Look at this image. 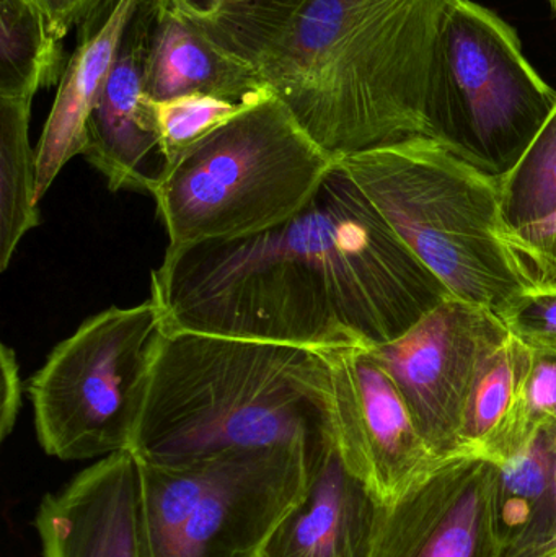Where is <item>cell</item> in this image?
Wrapping results in <instances>:
<instances>
[{
  "mask_svg": "<svg viewBox=\"0 0 556 557\" xmlns=\"http://www.w3.org/2000/svg\"><path fill=\"white\" fill-rule=\"evenodd\" d=\"M157 0H139L120 54L87 126L84 157L113 193L152 196L166 169L153 98L146 91V64Z\"/></svg>",
  "mask_w": 556,
  "mask_h": 557,
  "instance_id": "obj_12",
  "label": "cell"
},
{
  "mask_svg": "<svg viewBox=\"0 0 556 557\" xmlns=\"http://www.w3.org/2000/svg\"><path fill=\"white\" fill-rule=\"evenodd\" d=\"M496 317L529 349L556 352V292H526Z\"/></svg>",
  "mask_w": 556,
  "mask_h": 557,
  "instance_id": "obj_24",
  "label": "cell"
},
{
  "mask_svg": "<svg viewBox=\"0 0 556 557\" xmlns=\"http://www.w3.org/2000/svg\"><path fill=\"white\" fill-rule=\"evenodd\" d=\"M335 162L271 95L166 166L152 195L166 251L284 224L309 205Z\"/></svg>",
  "mask_w": 556,
  "mask_h": 557,
  "instance_id": "obj_5",
  "label": "cell"
},
{
  "mask_svg": "<svg viewBox=\"0 0 556 557\" xmlns=\"http://www.w3.org/2000/svg\"><path fill=\"white\" fill-rule=\"evenodd\" d=\"M330 370V418L343 463L388 504L437 460L400 392L366 347L322 350Z\"/></svg>",
  "mask_w": 556,
  "mask_h": 557,
  "instance_id": "obj_10",
  "label": "cell"
},
{
  "mask_svg": "<svg viewBox=\"0 0 556 557\" xmlns=\"http://www.w3.org/2000/svg\"><path fill=\"white\" fill-rule=\"evenodd\" d=\"M505 232H519L556 212V107L518 165L498 178Z\"/></svg>",
  "mask_w": 556,
  "mask_h": 557,
  "instance_id": "obj_22",
  "label": "cell"
},
{
  "mask_svg": "<svg viewBox=\"0 0 556 557\" xmlns=\"http://www.w3.org/2000/svg\"><path fill=\"white\" fill-rule=\"evenodd\" d=\"M496 467L472 455L441 458L382 504L371 557H502Z\"/></svg>",
  "mask_w": 556,
  "mask_h": 557,
  "instance_id": "obj_11",
  "label": "cell"
},
{
  "mask_svg": "<svg viewBox=\"0 0 556 557\" xmlns=\"http://www.w3.org/2000/svg\"><path fill=\"white\" fill-rule=\"evenodd\" d=\"M0 98L33 100L64 74V49L33 0L0 7Z\"/></svg>",
  "mask_w": 556,
  "mask_h": 557,
  "instance_id": "obj_21",
  "label": "cell"
},
{
  "mask_svg": "<svg viewBox=\"0 0 556 557\" xmlns=\"http://www.w3.org/2000/svg\"><path fill=\"white\" fill-rule=\"evenodd\" d=\"M41 10L52 35L64 41L65 36L90 18L107 0H33Z\"/></svg>",
  "mask_w": 556,
  "mask_h": 557,
  "instance_id": "obj_27",
  "label": "cell"
},
{
  "mask_svg": "<svg viewBox=\"0 0 556 557\" xmlns=\"http://www.w3.org/2000/svg\"><path fill=\"white\" fill-rule=\"evenodd\" d=\"M42 557H143L140 467L131 450L100 458L35 517Z\"/></svg>",
  "mask_w": 556,
  "mask_h": 557,
  "instance_id": "obj_13",
  "label": "cell"
},
{
  "mask_svg": "<svg viewBox=\"0 0 556 557\" xmlns=\"http://www.w3.org/2000/svg\"><path fill=\"white\" fill-rule=\"evenodd\" d=\"M496 467L502 557H556V425L542 424L516 457Z\"/></svg>",
  "mask_w": 556,
  "mask_h": 557,
  "instance_id": "obj_17",
  "label": "cell"
},
{
  "mask_svg": "<svg viewBox=\"0 0 556 557\" xmlns=\"http://www.w3.org/2000/svg\"><path fill=\"white\" fill-rule=\"evenodd\" d=\"M146 91L153 100L209 94L244 104L274 95L258 69L225 54L159 3L147 55Z\"/></svg>",
  "mask_w": 556,
  "mask_h": 557,
  "instance_id": "obj_16",
  "label": "cell"
},
{
  "mask_svg": "<svg viewBox=\"0 0 556 557\" xmlns=\"http://www.w3.org/2000/svg\"><path fill=\"white\" fill-rule=\"evenodd\" d=\"M528 346L509 334L483 360L460 431L462 455L503 465L534 437L522 406Z\"/></svg>",
  "mask_w": 556,
  "mask_h": 557,
  "instance_id": "obj_18",
  "label": "cell"
},
{
  "mask_svg": "<svg viewBox=\"0 0 556 557\" xmlns=\"http://www.w3.org/2000/svg\"><path fill=\"white\" fill-rule=\"evenodd\" d=\"M323 458L304 447L225 451L183 463L137 458L143 557H260Z\"/></svg>",
  "mask_w": 556,
  "mask_h": 557,
  "instance_id": "obj_6",
  "label": "cell"
},
{
  "mask_svg": "<svg viewBox=\"0 0 556 557\" xmlns=\"http://www.w3.org/2000/svg\"><path fill=\"white\" fill-rule=\"evenodd\" d=\"M503 235L531 287L556 292V212L541 224Z\"/></svg>",
  "mask_w": 556,
  "mask_h": 557,
  "instance_id": "obj_25",
  "label": "cell"
},
{
  "mask_svg": "<svg viewBox=\"0 0 556 557\" xmlns=\"http://www.w3.org/2000/svg\"><path fill=\"white\" fill-rule=\"evenodd\" d=\"M2 369V403H0V437L7 438L15 428L22 408V379L15 350L2 344L0 354Z\"/></svg>",
  "mask_w": 556,
  "mask_h": 557,
  "instance_id": "obj_28",
  "label": "cell"
},
{
  "mask_svg": "<svg viewBox=\"0 0 556 557\" xmlns=\"http://www.w3.org/2000/svg\"><path fill=\"white\" fill-rule=\"evenodd\" d=\"M449 297L338 160L289 221L165 251L150 274L166 333L316 350L394 343Z\"/></svg>",
  "mask_w": 556,
  "mask_h": 557,
  "instance_id": "obj_1",
  "label": "cell"
},
{
  "mask_svg": "<svg viewBox=\"0 0 556 557\" xmlns=\"http://www.w3.org/2000/svg\"><path fill=\"white\" fill-rule=\"evenodd\" d=\"M529 350L522 380V406L529 425L538 431L545 422L556 425V352Z\"/></svg>",
  "mask_w": 556,
  "mask_h": 557,
  "instance_id": "obj_26",
  "label": "cell"
},
{
  "mask_svg": "<svg viewBox=\"0 0 556 557\" xmlns=\"http://www.w3.org/2000/svg\"><path fill=\"white\" fill-rule=\"evenodd\" d=\"M163 331L149 298L94 314L52 349L28 382L36 437L49 457L85 461L131 450Z\"/></svg>",
  "mask_w": 556,
  "mask_h": 557,
  "instance_id": "obj_7",
  "label": "cell"
},
{
  "mask_svg": "<svg viewBox=\"0 0 556 557\" xmlns=\"http://www.w3.org/2000/svg\"><path fill=\"white\" fill-rule=\"evenodd\" d=\"M338 162L453 297L499 314L534 290L503 235L495 176L434 143L382 147Z\"/></svg>",
  "mask_w": 556,
  "mask_h": 557,
  "instance_id": "obj_4",
  "label": "cell"
},
{
  "mask_svg": "<svg viewBox=\"0 0 556 557\" xmlns=\"http://www.w3.org/2000/svg\"><path fill=\"white\" fill-rule=\"evenodd\" d=\"M137 2L107 0L78 26L77 46L65 65L36 146V201H41L74 157L84 156L88 121L113 71Z\"/></svg>",
  "mask_w": 556,
  "mask_h": 557,
  "instance_id": "obj_14",
  "label": "cell"
},
{
  "mask_svg": "<svg viewBox=\"0 0 556 557\" xmlns=\"http://www.w3.org/2000/svg\"><path fill=\"white\" fill-rule=\"evenodd\" d=\"M508 336L493 311L449 297L407 334L371 349L434 457L462 455L460 431L477 373Z\"/></svg>",
  "mask_w": 556,
  "mask_h": 557,
  "instance_id": "obj_9",
  "label": "cell"
},
{
  "mask_svg": "<svg viewBox=\"0 0 556 557\" xmlns=\"http://www.w3.org/2000/svg\"><path fill=\"white\" fill-rule=\"evenodd\" d=\"M551 2H552V5H554L556 9V0H551Z\"/></svg>",
  "mask_w": 556,
  "mask_h": 557,
  "instance_id": "obj_29",
  "label": "cell"
},
{
  "mask_svg": "<svg viewBox=\"0 0 556 557\" xmlns=\"http://www.w3.org/2000/svg\"><path fill=\"white\" fill-rule=\"evenodd\" d=\"M449 150L486 175L511 172L556 107L518 33L472 0H450L443 29Z\"/></svg>",
  "mask_w": 556,
  "mask_h": 557,
  "instance_id": "obj_8",
  "label": "cell"
},
{
  "mask_svg": "<svg viewBox=\"0 0 556 557\" xmlns=\"http://www.w3.org/2000/svg\"><path fill=\"white\" fill-rule=\"evenodd\" d=\"M450 0H316L261 77L333 159L408 143L449 150Z\"/></svg>",
  "mask_w": 556,
  "mask_h": 557,
  "instance_id": "obj_2",
  "label": "cell"
},
{
  "mask_svg": "<svg viewBox=\"0 0 556 557\" xmlns=\"http://www.w3.org/2000/svg\"><path fill=\"white\" fill-rule=\"evenodd\" d=\"M316 0H157L225 54L260 67Z\"/></svg>",
  "mask_w": 556,
  "mask_h": 557,
  "instance_id": "obj_19",
  "label": "cell"
},
{
  "mask_svg": "<svg viewBox=\"0 0 556 557\" xmlns=\"http://www.w3.org/2000/svg\"><path fill=\"white\" fill-rule=\"evenodd\" d=\"M335 445L322 350L163 331L131 451L183 463L225 451Z\"/></svg>",
  "mask_w": 556,
  "mask_h": 557,
  "instance_id": "obj_3",
  "label": "cell"
},
{
  "mask_svg": "<svg viewBox=\"0 0 556 557\" xmlns=\"http://www.w3.org/2000/svg\"><path fill=\"white\" fill-rule=\"evenodd\" d=\"M251 107L255 104L237 103L209 94H188L169 100H153V113L166 166L172 165L199 140Z\"/></svg>",
  "mask_w": 556,
  "mask_h": 557,
  "instance_id": "obj_23",
  "label": "cell"
},
{
  "mask_svg": "<svg viewBox=\"0 0 556 557\" xmlns=\"http://www.w3.org/2000/svg\"><path fill=\"white\" fill-rule=\"evenodd\" d=\"M33 100L0 98V270L20 242L38 227L36 149L29 144Z\"/></svg>",
  "mask_w": 556,
  "mask_h": 557,
  "instance_id": "obj_20",
  "label": "cell"
},
{
  "mask_svg": "<svg viewBox=\"0 0 556 557\" xmlns=\"http://www.w3.org/2000/svg\"><path fill=\"white\" fill-rule=\"evenodd\" d=\"M381 507L333 445L260 557H371Z\"/></svg>",
  "mask_w": 556,
  "mask_h": 557,
  "instance_id": "obj_15",
  "label": "cell"
}]
</instances>
